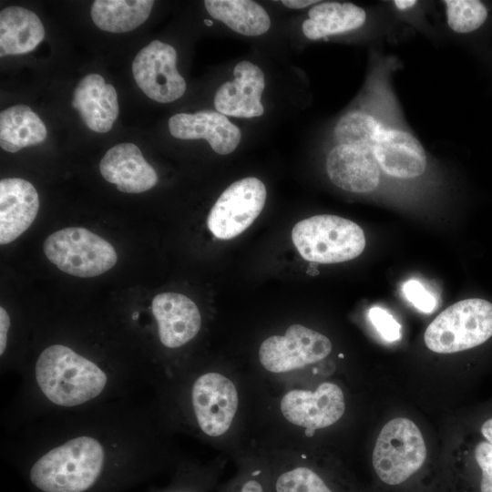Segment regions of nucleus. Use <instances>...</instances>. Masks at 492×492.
Returning a JSON list of instances; mask_svg holds the SVG:
<instances>
[{
	"label": "nucleus",
	"mask_w": 492,
	"mask_h": 492,
	"mask_svg": "<svg viewBox=\"0 0 492 492\" xmlns=\"http://www.w3.org/2000/svg\"><path fill=\"white\" fill-rule=\"evenodd\" d=\"M151 311L158 323L159 337L168 348L180 347L199 333L201 317L196 303L177 292L157 294Z\"/></svg>",
	"instance_id": "2eb2a0df"
},
{
	"label": "nucleus",
	"mask_w": 492,
	"mask_h": 492,
	"mask_svg": "<svg viewBox=\"0 0 492 492\" xmlns=\"http://www.w3.org/2000/svg\"><path fill=\"white\" fill-rule=\"evenodd\" d=\"M379 103L367 109L350 111L333 128L336 144H350L368 149L381 171L401 179H415L427 166L425 150L418 138Z\"/></svg>",
	"instance_id": "f257e3e1"
},
{
	"label": "nucleus",
	"mask_w": 492,
	"mask_h": 492,
	"mask_svg": "<svg viewBox=\"0 0 492 492\" xmlns=\"http://www.w3.org/2000/svg\"><path fill=\"white\" fill-rule=\"evenodd\" d=\"M266 195L264 184L257 178L233 182L220 194L208 215L210 231L220 240L238 236L260 215Z\"/></svg>",
	"instance_id": "6e6552de"
},
{
	"label": "nucleus",
	"mask_w": 492,
	"mask_h": 492,
	"mask_svg": "<svg viewBox=\"0 0 492 492\" xmlns=\"http://www.w3.org/2000/svg\"><path fill=\"white\" fill-rule=\"evenodd\" d=\"M446 22L451 30L459 34L479 28L487 18V8L477 0H445Z\"/></svg>",
	"instance_id": "393cba45"
},
{
	"label": "nucleus",
	"mask_w": 492,
	"mask_h": 492,
	"mask_svg": "<svg viewBox=\"0 0 492 492\" xmlns=\"http://www.w3.org/2000/svg\"><path fill=\"white\" fill-rule=\"evenodd\" d=\"M72 106L87 127L98 133L109 131L119 113L115 87L98 74L87 75L79 81Z\"/></svg>",
	"instance_id": "6ab92c4d"
},
{
	"label": "nucleus",
	"mask_w": 492,
	"mask_h": 492,
	"mask_svg": "<svg viewBox=\"0 0 492 492\" xmlns=\"http://www.w3.org/2000/svg\"><path fill=\"white\" fill-rule=\"evenodd\" d=\"M39 210V197L29 181L20 178L0 181V244L14 241L35 220Z\"/></svg>",
	"instance_id": "a211bd4d"
},
{
	"label": "nucleus",
	"mask_w": 492,
	"mask_h": 492,
	"mask_svg": "<svg viewBox=\"0 0 492 492\" xmlns=\"http://www.w3.org/2000/svg\"><path fill=\"white\" fill-rule=\"evenodd\" d=\"M345 400L342 389L324 382L314 391L293 389L281 400V411L291 424L309 431L333 425L343 415Z\"/></svg>",
	"instance_id": "f8f14e48"
},
{
	"label": "nucleus",
	"mask_w": 492,
	"mask_h": 492,
	"mask_svg": "<svg viewBox=\"0 0 492 492\" xmlns=\"http://www.w3.org/2000/svg\"><path fill=\"white\" fill-rule=\"evenodd\" d=\"M331 351L332 343L325 335L292 324L283 335H272L261 343L259 359L267 371L285 373L319 362Z\"/></svg>",
	"instance_id": "1a4fd4ad"
},
{
	"label": "nucleus",
	"mask_w": 492,
	"mask_h": 492,
	"mask_svg": "<svg viewBox=\"0 0 492 492\" xmlns=\"http://www.w3.org/2000/svg\"><path fill=\"white\" fill-rule=\"evenodd\" d=\"M10 327V317L4 309L0 307V354L3 355L7 344V333Z\"/></svg>",
	"instance_id": "c756f323"
},
{
	"label": "nucleus",
	"mask_w": 492,
	"mask_h": 492,
	"mask_svg": "<svg viewBox=\"0 0 492 492\" xmlns=\"http://www.w3.org/2000/svg\"><path fill=\"white\" fill-rule=\"evenodd\" d=\"M393 3H394V5L398 10L404 11V10H407V9H410V8L414 7L417 4V1H415V0H395Z\"/></svg>",
	"instance_id": "72a5a7b5"
},
{
	"label": "nucleus",
	"mask_w": 492,
	"mask_h": 492,
	"mask_svg": "<svg viewBox=\"0 0 492 492\" xmlns=\"http://www.w3.org/2000/svg\"><path fill=\"white\" fill-rule=\"evenodd\" d=\"M175 48L159 40L143 47L135 56L132 72L142 92L159 103H169L183 96L186 82L179 73Z\"/></svg>",
	"instance_id": "9d476101"
},
{
	"label": "nucleus",
	"mask_w": 492,
	"mask_h": 492,
	"mask_svg": "<svg viewBox=\"0 0 492 492\" xmlns=\"http://www.w3.org/2000/svg\"><path fill=\"white\" fill-rule=\"evenodd\" d=\"M402 292L408 302L417 310L432 313L437 308L436 296L416 280H409L402 285Z\"/></svg>",
	"instance_id": "bb28decb"
},
{
	"label": "nucleus",
	"mask_w": 492,
	"mask_h": 492,
	"mask_svg": "<svg viewBox=\"0 0 492 492\" xmlns=\"http://www.w3.org/2000/svg\"><path fill=\"white\" fill-rule=\"evenodd\" d=\"M318 1H313V0H282V4H283L285 6L292 9H301L307 7L313 4H317Z\"/></svg>",
	"instance_id": "2f4dec72"
},
{
	"label": "nucleus",
	"mask_w": 492,
	"mask_h": 492,
	"mask_svg": "<svg viewBox=\"0 0 492 492\" xmlns=\"http://www.w3.org/2000/svg\"><path fill=\"white\" fill-rule=\"evenodd\" d=\"M481 433L486 440L492 445V417L484 422Z\"/></svg>",
	"instance_id": "473e14b6"
},
{
	"label": "nucleus",
	"mask_w": 492,
	"mask_h": 492,
	"mask_svg": "<svg viewBox=\"0 0 492 492\" xmlns=\"http://www.w3.org/2000/svg\"><path fill=\"white\" fill-rule=\"evenodd\" d=\"M191 403L200 430L209 436H220L230 429L236 415L238 392L230 378L209 372L194 382Z\"/></svg>",
	"instance_id": "9b49d317"
},
{
	"label": "nucleus",
	"mask_w": 492,
	"mask_h": 492,
	"mask_svg": "<svg viewBox=\"0 0 492 492\" xmlns=\"http://www.w3.org/2000/svg\"><path fill=\"white\" fill-rule=\"evenodd\" d=\"M239 492H263V487L258 480L249 479L241 485Z\"/></svg>",
	"instance_id": "7c9ffc66"
},
{
	"label": "nucleus",
	"mask_w": 492,
	"mask_h": 492,
	"mask_svg": "<svg viewBox=\"0 0 492 492\" xmlns=\"http://www.w3.org/2000/svg\"><path fill=\"white\" fill-rule=\"evenodd\" d=\"M45 36L39 17L21 6H8L0 13V56L34 50Z\"/></svg>",
	"instance_id": "412c9836"
},
{
	"label": "nucleus",
	"mask_w": 492,
	"mask_h": 492,
	"mask_svg": "<svg viewBox=\"0 0 492 492\" xmlns=\"http://www.w3.org/2000/svg\"><path fill=\"white\" fill-rule=\"evenodd\" d=\"M102 177L125 193H140L158 182L155 169L133 143H120L109 149L99 163Z\"/></svg>",
	"instance_id": "f3484780"
},
{
	"label": "nucleus",
	"mask_w": 492,
	"mask_h": 492,
	"mask_svg": "<svg viewBox=\"0 0 492 492\" xmlns=\"http://www.w3.org/2000/svg\"><path fill=\"white\" fill-rule=\"evenodd\" d=\"M425 457L426 447L419 428L410 419L397 417L382 428L372 461L383 482L398 485L416 472Z\"/></svg>",
	"instance_id": "0eeeda50"
},
{
	"label": "nucleus",
	"mask_w": 492,
	"mask_h": 492,
	"mask_svg": "<svg viewBox=\"0 0 492 492\" xmlns=\"http://www.w3.org/2000/svg\"><path fill=\"white\" fill-rule=\"evenodd\" d=\"M276 492H332L312 469L296 466L282 473L275 483Z\"/></svg>",
	"instance_id": "a878e982"
},
{
	"label": "nucleus",
	"mask_w": 492,
	"mask_h": 492,
	"mask_svg": "<svg viewBox=\"0 0 492 492\" xmlns=\"http://www.w3.org/2000/svg\"><path fill=\"white\" fill-rule=\"evenodd\" d=\"M208 13L241 35L256 36L266 33L271 19L265 9L250 0H206Z\"/></svg>",
	"instance_id": "5701e85b"
},
{
	"label": "nucleus",
	"mask_w": 492,
	"mask_h": 492,
	"mask_svg": "<svg viewBox=\"0 0 492 492\" xmlns=\"http://www.w3.org/2000/svg\"><path fill=\"white\" fill-rule=\"evenodd\" d=\"M104 458L97 439L78 436L41 456L30 470V479L44 492H83L98 478Z\"/></svg>",
	"instance_id": "7ed1b4c3"
},
{
	"label": "nucleus",
	"mask_w": 492,
	"mask_h": 492,
	"mask_svg": "<svg viewBox=\"0 0 492 492\" xmlns=\"http://www.w3.org/2000/svg\"><path fill=\"white\" fill-rule=\"evenodd\" d=\"M474 457L481 470L480 492H492V445L480 441L475 446Z\"/></svg>",
	"instance_id": "c85d7f7f"
},
{
	"label": "nucleus",
	"mask_w": 492,
	"mask_h": 492,
	"mask_svg": "<svg viewBox=\"0 0 492 492\" xmlns=\"http://www.w3.org/2000/svg\"><path fill=\"white\" fill-rule=\"evenodd\" d=\"M35 375L42 393L60 406H76L92 400L107 384L102 369L62 344L50 345L40 354Z\"/></svg>",
	"instance_id": "f03ea898"
},
{
	"label": "nucleus",
	"mask_w": 492,
	"mask_h": 492,
	"mask_svg": "<svg viewBox=\"0 0 492 492\" xmlns=\"http://www.w3.org/2000/svg\"><path fill=\"white\" fill-rule=\"evenodd\" d=\"M234 79L222 84L216 91V111L237 118H255L264 112L261 102L265 87L262 70L250 61L238 63L233 69Z\"/></svg>",
	"instance_id": "4468645a"
},
{
	"label": "nucleus",
	"mask_w": 492,
	"mask_h": 492,
	"mask_svg": "<svg viewBox=\"0 0 492 492\" xmlns=\"http://www.w3.org/2000/svg\"><path fill=\"white\" fill-rule=\"evenodd\" d=\"M292 242L308 261L337 263L358 257L364 250L365 237L355 222L336 215H315L297 222Z\"/></svg>",
	"instance_id": "20e7f679"
},
{
	"label": "nucleus",
	"mask_w": 492,
	"mask_h": 492,
	"mask_svg": "<svg viewBox=\"0 0 492 492\" xmlns=\"http://www.w3.org/2000/svg\"><path fill=\"white\" fill-rule=\"evenodd\" d=\"M492 336V303L480 298L459 301L440 313L427 326L428 349L453 354L484 343Z\"/></svg>",
	"instance_id": "39448f33"
},
{
	"label": "nucleus",
	"mask_w": 492,
	"mask_h": 492,
	"mask_svg": "<svg viewBox=\"0 0 492 492\" xmlns=\"http://www.w3.org/2000/svg\"><path fill=\"white\" fill-rule=\"evenodd\" d=\"M138 313L136 312L133 313L132 318L135 320V319H138Z\"/></svg>",
	"instance_id": "c9c22d12"
},
{
	"label": "nucleus",
	"mask_w": 492,
	"mask_h": 492,
	"mask_svg": "<svg viewBox=\"0 0 492 492\" xmlns=\"http://www.w3.org/2000/svg\"><path fill=\"white\" fill-rule=\"evenodd\" d=\"M44 252L62 272L89 278L115 266L118 254L105 239L81 227H68L50 234L44 242Z\"/></svg>",
	"instance_id": "423d86ee"
},
{
	"label": "nucleus",
	"mask_w": 492,
	"mask_h": 492,
	"mask_svg": "<svg viewBox=\"0 0 492 492\" xmlns=\"http://www.w3.org/2000/svg\"><path fill=\"white\" fill-rule=\"evenodd\" d=\"M170 134L179 139H206L218 154L231 153L241 138L240 128L223 114L202 110L193 114L178 113L169 120Z\"/></svg>",
	"instance_id": "dca6fc26"
},
{
	"label": "nucleus",
	"mask_w": 492,
	"mask_h": 492,
	"mask_svg": "<svg viewBox=\"0 0 492 492\" xmlns=\"http://www.w3.org/2000/svg\"><path fill=\"white\" fill-rule=\"evenodd\" d=\"M331 181L352 193L374 191L381 180V169L372 152L350 144H335L326 158Z\"/></svg>",
	"instance_id": "ddd939ff"
},
{
	"label": "nucleus",
	"mask_w": 492,
	"mask_h": 492,
	"mask_svg": "<svg viewBox=\"0 0 492 492\" xmlns=\"http://www.w3.org/2000/svg\"><path fill=\"white\" fill-rule=\"evenodd\" d=\"M151 0H96L91 6V18L101 30L111 33L132 31L149 16Z\"/></svg>",
	"instance_id": "b1692460"
},
{
	"label": "nucleus",
	"mask_w": 492,
	"mask_h": 492,
	"mask_svg": "<svg viewBox=\"0 0 492 492\" xmlns=\"http://www.w3.org/2000/svg\"><path fill=\"white\" fill-rule=\"evenodd\" d=\"M369 319L384 340L395 342L401 339V325L386 310L379 306L372 307Z\"/></svg>",
	"instance_id": "cd10ccee"
},
{
	"label": "nucleus",
	"mask_w": 492,
	"mask_h": 492,
	"mask_svg": "<svg viewBox=\"0 0 492 492\" xmlns=\"http://www.w3.org/2000/svg\"><path fill=\"white\" fill-rule=\"evenodd\" d=\"M308 15L302 28L304 36L312 40L358 29L366 20L364 9L353 3L321 2L314 5Z\"/></svg>",
	"instance_id": "aec40b11"
},
{
	"label": "nucleus",
	"mask_w": 492,
	"mask_h": 492,
	"mask_svg": "<svg viewBox=\"0 0 492 492\" xmlns=\"http://www.w3.org/2000/svg\"><path fill=\"white\" fill-rule=\"evenodd\" d=\"M46 135V125L27 106L15 105L0 114V146L5 151L40 144Z\"/></svg>",
	"instance_id": "4be33fe9"
},
{
	"label": "nucleus",
	"mask_w": 492,
	"mask_h": 492,
	"mask_svg": "<svg viewBox=\"0 0 492 492\" xmlns=\"http://www.w3.org/2000/svg\"><path fill=\"white\" fill-rule=\"evenodd\" d=\"M204 23L207 25V26H212L213 25V22L211 20H209V19H205L204 20Z\"/></svg>",
	"instance_id": "f704fd0d"
}]
</instances>
